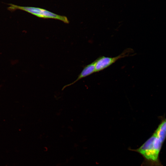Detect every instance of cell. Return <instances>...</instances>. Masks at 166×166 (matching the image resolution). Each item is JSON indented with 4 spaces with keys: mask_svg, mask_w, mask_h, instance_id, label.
Instances as JSON below:
<instances>
[{
    "mask_svg": "<svg viewBox=\"0 0 166 166\" xmlns=\"http://www.w3.org/2000/svg\"><path fill=\"white\" fill-rule=\"evenodd\" d=\"M164 142L154 132L139 148L132 150L137 152L144 159V166H163L159 154Z\"/></svg>",
    "mask_w": 166,
    "mask_h": 166,
    "instance_id": "cell-1",
    "label": "cell"
},
{
    "mask_svg": "<svg viewBox=\"0 0 166 166\" xmlns=\"http://www.w3.org/2000/svg\"><path fill=\"white\" fill-rule=\"evenodd\" d=\"M8 9L11 11L16 10H24L40 18L44 19H53L60 20L65 23H69V21L67 17L51 12L45 9L38 7L30 6H22L9 4Z\"/></svg>",
    "mask_w": 166,
    "mask_h": 166,
    "instance_id": "cell-2",
    "label": "cell"
},
{
    "mask_svg": "<svg viewBox=\"0 0 166 166\" xmlns=\"http://www.w3.org/2000/svg\"><path fill=\"white\" fill-rule=\"evenodd\" d=\"M134 51L131 48H128L118 56L109 57L102 56L97 58L95 61V72H99L108 68L118 60L124 57L132 56L131 54Z\"/></svg>",
    "mask_w": 166,
    "mask_h": 166,
    "instance_id": "cell-3",
    "label": "cell"
},
{
    "mask_svg": "<svg viewBox=\"0 0 166 166\" xmlns=\"http://www.w3.org/2000/svg\"><path fill=\"white\" fill-rule=\"evenodd\" d=\"M95 72V61L86 65L79 75L77 79L73 82L64 86L62 90L67 87L71 85L82 78L86 77Z\"/></svg>",
    "mask_w": 166,
    "mask_h": 166,
    "instance_id": "cell-4",
    "label": "cell"
},
{
    "mask_svg": "<svg viewBox=\"0 0 166 166\" xmlns=\"http://www.w3.org/2000/svg\"><path fill=\"white\" fill-rule=\"evenodd\" d=\"M154 133L157 137L164 142L166 138V119L160 123Z\"/></svg>",
    "mask_w": 166,
    "mask_h": 166,
    "instance_id": "cell-5",
    "label": "cell"
}]
</instances>
